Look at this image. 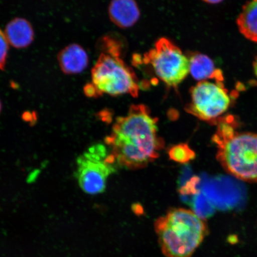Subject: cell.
<instances>
[{"label":"cell","mask_w":257,"mask_h":257,"mask_svg":"<svg viewBox=\"0 0 257 257\" xmlns=\"http://www.w3.org/2000/svg\"><path fill=\"white\" fill-rule=\"evenodd\" d=\"M188 57L189 73L192 78L198 82L213 79L216 82H223L222 71L216 68L210 57L200 53H192Z\"/></svg>","instance_id":"obj_10"},{"label":"cell","mask_w":257,"mask_h":257,"mask_svg":"<svg viewBox=\"0 0 257 257\" xmlns=\"http://www.w3.org/2000/svg\"><path fill=\"white\" fill-rule=\"evenodd\" d=\"M213 138L217 159L225 171L240 181L257 184V133H239L220 120Z\"/></svg>","instance_id":"obj_2"},{"label":"cell","mask_w":257,"mask_h":257,"mask_svg":"<svg viewBox=\"0 0 257 257\" xmlns=\"http://www.w3.org/2000/svg\"><path fill=\"white\" fill-rule=\"evenodd\" d=\"M144 62L152 66L157 78L172 87L178 86L189 73L188 57L166 38H160L145 54Z\"/></svg>","instance_id":"obj_5"},{"label":"cell","mask_w":257,"mask_h":257,"mask_svg":"<svg viewBox=\"0 0 257 257\" xmlns=\"http://www.w3.org/2000/svg\"><path fill=\"white\" fill-rule=\"evenodd\" d=\"M236 24L244 37L257 43V0H248L243 5Z\"/></svg>","instance_id":"obj_12"},{"label":"cell","mask_w":257,"mask_h":257,"mask_svg":"<svg viewBox=\"0 0 257 257\" xmlns=\"http://www.w3.org/2000/svg\"><path fill=\"white\" fill-rule=\"evenodd\" d=\"M9 41L5 33L0 29V70L4 71L9 53Z\"/></svg>","instance_id":"obj_15"},{"label":"cell","mask_w":257,"mask_h":257,"mask_svg":"<svg viewBox=\"0 0 257 257\" xmlns=\"http://www.w3.org/2000/svg\"><path fill=\"white\" fill-rule=\"evenodd\" d=\"M170 159L181 164L187 163L195 159V153L187 144H180L173 146L169 150Z\"/></svg>","instance_id":"obj_13"},{"label":"cell","mask_w":257,"mask_h":257,"mask_svg":"<svg viewBox=\"0 0 257 257\" xmlns=\"http://www.w3.org/2000/svg\"><path fill=\"white\" fill-rule=\"evenodd\" d=\"M202 1L208 3V4L216 5L222 2L223 0H202Z\"/></svg>","instance_id":"obj_16"},{"label":"cell","mask_w":257,"mask_h":257,"mask_svg":"<svg viewBox=\"0 0 257 257\" xmlns=\"http://www.w3.org/2000/svg\"><path fill=\"white\" fill-rule=\"evenodd\" d=\"M233 99L223 82H198L191 89V102L186 111L200 119L218 122L229 110Z\"/></svg>","instance_id":"obj_7"},{"label":"cell","mask_w":257,"mask_h":257,"mask_svg":"<svg viewBox=\"0 0 257 257\" xmlns=\"http://www.w3.org/2000/svg\"><path fill=\"white\" fill-rule=\"evenodd\" d=\"M2 105L1 101H0V112H1V110H2Z\"/></svg>","instance_id":"obj_18"},{"label":"cell","mask_w":257,"mask_h":257,"mask_svg":"<svg viewBox=\"0 0 257 257\" xmlns=\"http://www.w3.org/2000/svg\"><path fill=\"white\" fill-rule=\"evenodd\" d=\"M77 166L76 177L80 187L89 195L103 192L108 176L116 171L113 157L101 144L95 145L78 157Z\"/></svg>","instance_id":"obj_6"},{"label":"cell","mask_w":257,"mask_h":257,"mask_svg":"<svg viewBox=\"0 0 257 257\" xmlns=\"http://www.w3.org/2000/svg\"><path fill=\"white\" fill-rule=\"evenodd\" d=\"M157 120L143 104L131 105L127 115L117 118L105 139L115 165L140 169L159 157L163 143L157 134Z\"/></svg>","instance_id":"obj_1"},{"label":"cell","mask_w":257,"mask_h":257,"mask_svg":"<svg viewBox=\"0 0 257 257\" xmlns=\"http://www.w3.org/2000/svg\"><path fill=\"white\" fill-rule=\"evenodd\" d=\"M190 204L194 213L202 220L206 219L213 214L214 209L203 196L195 194L191 200Z\"/></svg>","instance_id":"obj_14"},{"label":"cell","mask_w":257,"mask_h":257,"mask_svg":"<svg viewBox=\"0 0 257 257\" xmlns=\"http://www.w3.org/2000/svg\"><path fill=\"white\" fill-rule=\"evenodd\" d=\"M9 43L18 49H22L33 43L35 33L30 22L24 18H16L10 21L5 29Z\"/></svg>","instance_id":"obj_11"},{"label":"cell","mask_w":257,"mask_h":257,"mask_svg":"<svg viewBox=\"0 0 257 257\" xmlns=\"http://www.w3.org/2000/svg\"><path fill=\"white\" fill-rule=\"evenodd\" d=\"M163 254L191 257L208 233L207 225L194 212L173 208L154 223Z\"/></svg>","instance_id":"obj_3"},{"label":"cell","mask_w":257,"mask_h":257,"mask_svg":"<svg viewBox=\"0 0 257 257\" xmlns=\"http://www.w3.org/2000/svg\"><path fill=\"white\" fill-rule=\"evenodd\" d=\"M253 71H254L255 75L257 78V57L256 58L255 60L253 61Z\"/></svg>","instance_id":"obj_17"},{"label":"cell","mask_w":257,"mask_h":257,"mask_svg":"<svg viewBox=\"0 0 257 257\" xmlns=\"http://www.w3.org/2000/svg\"><path fill=\"white\" fill-rule=\"evenodd\" d=\"M58 63L66 75H76L84 71L89 64L87 53L78 44H70L61 50L57 56Z\"/></svg>","instance_id":"obj_8"},{"label":"cell","mask_w":257,"mask_h":257,"mask_svg":"<svg viewBox=\"0 0 257 257\" xmlns=\"http://www.w3.org/2000/svg\"><path fill=\"white\" fill-rule=\"evenodd\" d=\"M101 53L92 69V85L98 96L130 94L137 97L139 84L136 73L120 57L119 44L110 37L101 41Z\"/></svg>","instance_id":"obj_4"},{"label":"cell","mask_w":257,"mask_h":257,"mask_svg":"<svg viewBox=\"0 0 257 257\" xmlns=\"http://www.w3.org/2000/svg\"><path fill=\"white\" fill-rule=\"evenodd\" d=\"M108 15L117 27L126 29L137 23L141 13L136 0H111L108 7Z\"/></svg>","instance_id":"obj_9"}]
</instances>
